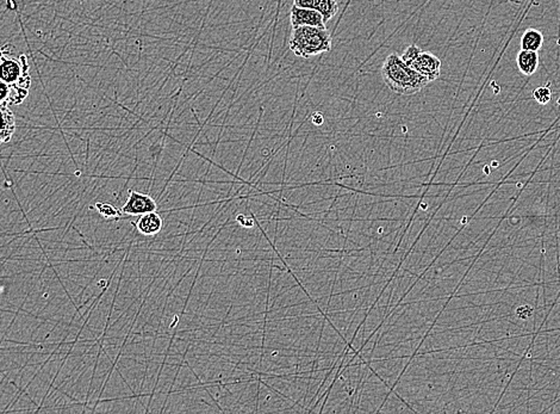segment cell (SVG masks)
<instances>
[{
  "label": "cell",
  "instance_id": "obj_1",
  "mask_svg": "<svg viewBox=\"0 0 560 414\" xmlns=\"http://www.w3.org/2000/svg\"><path fill=\"white\" fill-rule=\"evenodd\" d=\"M382 77L392 92L402 96L418 94L429 84L425 77L409 67L396 53L390 54L384 61Z\"/></svg>",
  "mask_w": 560,
  "mask_h": 414
},
{
  "label": "cell",
  "instance_id": "obj_2",
  "mask_svg": "<svg viewBox=\"0 0 560 414\" xmlns=\"http://www.w3.org/2000/svg\"><path fill=\"white\" fill-rule=\"evenodd\" d=\"M289 47L295 55L303 59H310L331 52V36L327 28L309 26L292 28Z\"/></svg>",
  "mask_w": 560,
  "mask_h": 414
},
{
  "label": "cell",
  "instance_id": "obj_3",
  "mask_svg": "<svg viewBox=\"0 0 560 414\" xmlns=\"http://www.w3.org/2000/svg\"><path fill=\"white\" fill-rule=\"evenodd\" d=\"M11 45L0 47V79L15 87L16 90L28 92L31 87L30 65L27 55L10 52Z\"/></svg>",
  "mask_w": 560,
  "mask_h": 414
},
{
  "label": "cell",
  "instance_id": "obj_4",
  "mask_svg": "<svg viewBox=\"0 0 560 414\" xmlns=\"http://www.w3.org/2000/svg\"><path fill=\"white\" fill-rule=\"evenodd\" d=\"M156 211H158L156 201L148 194L139 191H130L128 200L122 207V213L130 216H141Z\"/></svg>",
  "mask_w": 560,
  "mask_h": 414
},
{
  "label": "cell",
  "instance_id": "obj_5",
  "mask_svg": "<svg viewBox=\"0 0 560 414\" xmlns=\"http://www.w3.org/2000/svg\"><path fill=\"white\" fill-rule=\"evenodd\" d=\"M408 66L425 77L429 82H434L440 77V59L429 52H422L421 50Z\"/></svg>",
  "mask_w": 560,
  "mask_h": 414
},
{
  "label": "cell",
  "instance_id": "obj_6",
  "mask_svg": "<svg viewBox=\"0 0 560 414\" xmlns=\"http://www.w3.org/2000/svg\"><path fill=\"white\" fill-rule=\"evenodd\" d=\"M290 22L292 28L303 27V26L326 28L324 16L321 15L320 12L310 9L297 8L295 5L290 11Z\"/></svg>",
  "mask_w": 560,
  "mask_h": 414
},
{
  "label": "cell",
  "instance_id": "obj_7",
  "mask_svg": "<svg viewBox=\"0 0 560 414\" xmlns=\"http://www.w3.org/2000/svg\"><path fill=\"white\" fill-rule=\"evenodd\" d=\"M294 5L297 8L310 9L320 12L326 23L329 22L338 12L336 0H294Z\"/></svg>",
  "mask_w": 560,
  "mask_h": 414
},
{
  "label": "cell",
  "instance_id": "obj_8",
  "mask_svg": "<svg viewBox=\"0 0 560 414\" xmlns=\"http://www.w3.org/2000/svg\"><path fill=\"white\" fill-rule=\"evenodd\" d=\"M17 128L15 113L8 104H0V141L3 143L11 141Z\"/></svg>",
  "mask_w": 560,
  "mask_h": 414
},
{
  "label": "cell",
  "instance_id": "obj_9",
  "mask_svg": "<svg viewBox=\"0 0 560 414\" xmlns=\"http://www.w3.org/2000/svg\"><path fill=\"white\" fill-rule=\"evenodd\" d=\"M162 227H164V220L156 211L141 215L136 223V228L139 230V233L146 237H153L160 233Z\"/></svg>",
  "mask_w": 560,
  "mask_h": 414
},
{
  "label": "cell",
  "instance_id": "obj_10",
  "mask_svg": "<svg viewBox=\"0 0 560 414\" xmlns=\"http://www.w3.org/2000/svg\"><path fill=\"white\" fill-rule=\"evenodd\" d=\"M28 94H29L28 92L16 90L15 87L0 79V104H8L10 106H19L25 101Z\"/></svg>",
  "mask_w": 560,
  "mask_h": 414
},
{
  "label": "cell",
  "instance_id": "obj_11",
  "mask_svg": "<svg viewBox=\"0 0 560 414\" xmlns=\"http://www.w3.org/2000/svg\"><path fill=\"white\" fill-rule=\"evenodd\" d=\"M518 67L520 72L525 76H533L539 67L538 52H530V50H521L518 54Z\"/></svg>",
  "mask_w": 560,
  "mask_h": 414
},
{
  "label": "cell",
  "instance_id": "obj_12",
  "mask_svg": "<svg viewBox=\"0 0 560 414\" xmlns=\"http://www.w3.org/2000/svg\"><path fill=\"white\" fill-rule=\"evenodd\" d=\"M544 45V36L535 29H527L521 38V48L530 52H539Z\"/></svg>",
  "mask_w": 560,
  "mask_h": 414
},
{
  "label": "cell",
  "instance_id": "obj_13",
  "mask_svg": "<svg viewBox=\"0 0 560 414\" xmlns=\"http://www.w3.org/2000/svg\"><path fill=\"white\" fill-rule=\"evenodd\" d=\"M96 209L98 211L99 214L102 215L103 218H113V220H118L120 218V215L123 214L122 211H120L118 208L115 207L111 203L98 202V203H96Z\"/></svg>",
  "mask_w": 560,
  "mask_h": 414
},
{
  "label": "cell",
  "instance_id": "obj_14",
  "mask_svg": "<svg viewBox=\"0 0 560 414\" xmlns=\"http://www.w3.org/2000/svg\"><path fill=\"white\" fill-rule=\"evenodd\" d=\"M533 97L539 104L546 106L552 99V91L549 90V86L538 87L534 90Z\"/></svg>",
  "mask_w": 560,
  "mask_h": 414
},
{
  "label": "cell",
  "instance_id": "obj_15",
  "mask_svg": "<svg viewBox=\"0 0 560 414\" xmlns=\"http://www.w3.org/2000/svg\"><path fill=\"white\" fill-rule=\"evenodd\" d=\"M420 52H421V50L418 48V45H411L406 48V52L403 53L401 57H402V60L404 61L406 65H409Z\"/></svg>",
  "mask_w": 560,
  "mask_h": 414
},
{
  "label": "cell",
  "instance_id": "obj_16",
  "mask_svg": "<svg viewBox=\"0 0 560 414\" xmlns=\"http://www.w3.org/2000/svg\"><path fill=\"white\" fill-rule=\"evenodd\" d=\"M236 220L244 227H253L254 226V223H256V221H253L252 218H249V220H247V218H246L245 215H239V216H237Z\"/></svg>",
  "mask_w": 560,
  "mask_h": 414
},
{
  "label": "cell",
  "instance_id": "obj_17",
  "mask_svg": "<svg viewBox=\"0 0 560 414\" xmlns=\"http://www.w3.org/2000/svg\"><path fill=\"white\" fill-rule=\"evenodd\" d=\"M312 120L316 125H320L324 123V116L319 113H314L312 116Z\"/></svg>",
  "mask_w": 560,
  "mask_h": 414
},
{
  "label": "cell",
  "instance_id": "obj_18",
  "mask_svg": "<svg viewBox=\"0 0 560 414\" xmlns=\"http://www.w3.org/2000/svg\"><path fill=\"white\" fill-rule=\"evenodd\" d=\"M1 143H3V142H1V141H0V145H1Z\"/></svg>",
  "mask_w": 560,
  "mask_h": 414
}]
</instances>
